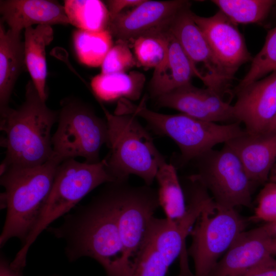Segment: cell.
Instances as JSON below:
<instances>
[{
  "label": "cell",
  "mask_w": 276,
  "mask_h": 276,
  "mask_svg": "<svg viewBox=\"0 0 276 276\" xmlns=\"http://www.w3.org/2000/svg\"><path fill=\"white\" fill-rule=\"evenodd\" d=\"M275 71L276 27L268 32L263 48L252 59L249 71L235 88V91Z\"/></svg>",
  "instance_id": "cell-28"
},
{
  "label": "cell",
  "mask_w": 276,
  "mask_h": 276,
  "mask_svg": "<svg viewBox=\"0 0 276 276\" xmlns=\"http://www.w3.org/2000/svg\"><path fill=\"white\" fill-rule=\"evenodd\" d=\"M2 20L9 29L21 32L34 25L70 24L64 6L49 0H3L0 1Z\"/></svg>",
  "instance_id": "cell-18"
},
{
  "label": "cell",
  "mask_w": 276,
  "mask_h": 276,
  "mask_svg": "<svg viewBox=\"0 0 276 276\" xmlns=\"http://www.w3.org/2000/svg\"><path fill=\"white\" fill-rule=\"evenodd\" d=\"M54 33L51 26L38 25L25 30V63L32 81L41 98L46 101L47 76L45 48L52 41Z\"/></svg>",
  "instance_id": "cell-22"
},
{
  "label": "cell",
  "mask_w": 276,
  "mask_h": 276,
  "mask_svg": "<svg viewBox=\"0 0 276 276\" xmlns=\"http://www.w3.org/2000/svg\"><path fill=\"white\" fill-rule=\"evenodd\" d=\"M192 17L217 61L228 75L234 79L238 68L252 60L237 25L220 10L210 17L200 16L192 13Z\"/></svg>",
  "instance_id": "cell-13"
},
{
  "label": "cell",
  "mask_w": 276,
  "mask_h": 276,
  "mask_svg": "<svg viewBox=\"0 0 276 276\" xmlns=\"http://www.w3.org/2000/svg\"><path fill=\"white\" fill-rule=\"evenodd\" d=\"M156 179L160 206L166 218L173 221L180 218L186 210L185 196L175 167L166 162L157 171Z\"/></svg>",
  "instance_id": "cell-25"
},
{
  "label": "cell",
  "mask_w": 276,
  "mask_h": 276,
  "mask_svg": "<svg viewBox=\"0 0 276 276\" xmlns=\"http://www.w3.org/2000/svg\"><path fill=\"white\" fill-rule=\"evenodd\" d=\"M190 5L180 10L167 29L177 40L191 61L195 76L199 78L197 65L204 68L202 81L207 88L222 96L229 90L230 77L213 54L203 33L192 17Z\"/></svg>",
  "instance_id": "cell-11"
},
{
  "label": "cell",
  "mask_w": 276,
  "mask_h": 276,
  "mask_svg": "<svg viewBox=\"0 0 276 276\" xmlns=\"http://www.w3.org/2000/svg\"><path fill=\"white\" fill-rule=\"evenodd\" d=\"M255 217L266 222H276V182L266 183L261 190L255 209Z\"/></svg>",
  "instance_id": "cell-31"
},
{
  "label": "cell",
  "mask_w": 276,
  "mask_h": 276,
  "mask_svg": "<svg viewBox=\"0 0 276 276\" xmlns=\"http://www.w3.org/2000/svg\"><path fill=\"white\" fill-rule=\"evenodd\" d=\"M62 162L52 156L32 167H9L1 174V194L6 215L0 235V246L16 238L21 246L33 229L51 191L56 172Z\"/></svg>",
  "instance_id": "cell-3"
},
{
  "label": "cell",
  "mask_w": 276,
  "mask_h": 276,
  "mask_svg": "<svg viewBox=\"0 0 276 276\" xmlns=\"http://www.w3.org/2000/svg\"><path fill=\"white\" fill-rule=\"evenodd\" d=\"M64 7L70 24L78 29L100 32L107 30L110 21L106 5L99 0H66Z\"/></svg>",
  "instance_id": "cell-24"
},
{
  "label": "cell",
  "mask_w": 276,
  "mask_h": 276,
  "mask_svg": "<svg viewBox=\"0 0 276 276\" xmlns=\"http://www.w3.org/2000/svg\"><path fill=\"white\" fill-rule=\"evenodd\" d=\"M197 172L189 179L203 185L212 195L216 206L235 209L250 207L255 184L235 151L227 144L197 157Z\"/></svg>",
  "instance_id": "cell-8"
},
{
  "label": "cell",
  "mask_w": 276,
  "mask_h": 276,
  "mask_svg": "<svg viewBox=\"0 0 276 276\" xmlns=\"http://www.w3.org/2000/svg\"><path fill=\"white\" fill-rule=\"evenodd\" d=\"M191 5L183 0L148 1L110 20L107 30L112 36L126 42L166 29L174 16Z\"/></svg>",
  "instance_id": "cell-12"
},
{
  "label": "cell",
  "mask_w": 276,
  "mask_h": 276,
  "mask_svg": "<svg viewBox=\"0 0 276 276\" xmlns=\"http://www.w3.org/2000/svg\"><path fill=\"white\" fill-rule=\"evenodd\" d=\"M276 237V224L266 222L244 231L219 260L209 276H244L251 268L272 256L271 242Z\"/></svg>",
  "instance_id": "cell-14"
},
{
  "label": "cell",
  "mask_w": 276,
  "mask_h": 276,
  "mask_svg": "<svg viewBox=\"0 0 276 276\" xmlns=\"http://www.w3.org/2000/svg\"><path fill=\"white\" fill-rule=\"evenodd\" d=\"M22 270L12 267L10 262L3 255H1L0 276H23Z\"/></svg>",
  "instance_id": "cell-34"
},
{
  "label": "cell",
  "mask_w": 276,
  "mask_h": 276,
  "mask_svg": "<svg viewBox=\"0 0 276 276\" xmlns=\"http://www.w3.org/2000/svg\"><path fill=\"white\" fill-rule=\"evenodd\" d=\"M58 126L52 137L53 156L60 160L82 157L88 163L100 162V151L107 144L105 118L98 116L88 104L74 97L61 103Z\"/></svg>",
  "instance_id": "cell-7"
},
{
  "label": "cell",
  "mask_w": 276,
  "mask_h": 276,
  "mask_svg": "<svg viewBox=\"0 0 276 276\" xmlns=\"http://www.w3.org/2000/svg\"><path fill=\"white\" fill-rule=\"evenodd\" d=\"M136 64L128 42L118 40L105 57L101 66L102 74L125 72Z\"/></svg>",
  "instance_id": "cell-30"
},
{
  "label": "cell",
  "mask_w": 276,
  "mask_h": 276,
  "mask_svg": "<svg viewBox=\"0 0 276 276\" xmlns=\"http://www.w3.org/2000/svg\"><path fill=\"white\" fill-rule=\"evenodd\" d=\"M236 122L249 134L264 133L276 114V71L235 92Z\"/></svg>",
  "instance_id": "cell-15"
},
{
  "label": "cell",
  "mask_w": 276,
  "mask_h": 276,
  "mask_svg": "<svg viewBox=\"0 0 276 276\" xmlns=\"http://www.w3.org/2000/svg\"><path fill=\"white\" fill-rule=\"evenodd\" d=\"M270 248L272 255H276V237L272 238L271 242Z\"/></svg>",
  "instance_id": "cell-36"
},
{
  "label": "cell",
  "mask_w": 276,
  "mask_h": 276,
  "mask_svg": "<svg viewBox=\"0 0 276 276\" xmlns=\"http://www.w3.org/2000/svg\"><path fill=\"white\" fill-rule=\"evenodd\" d=\"M157 104L201 120L235 122L233 105L212 89L191 83L156 98Z\"/></svg>",
  "instance_id": "cell-16"
},
{
  "label": "cell",
  "mask_w": 276,
  "mask_h": 276,
  "mask_svg": "<svg viewBox=\"0 0 276 276\" xmlns=\"http://www.w3.org/2000/svg\"><path fill=\"white\" fill-rule=\"evenodd\" d=\"M144 0H111L106 1L110 20L113 18L125 8L133 7L138 6Z\"/></svg>",
  "instance_id": "cell-33"
},
{
  "label": "cell",
  "mask_w": 276,
  "mask_h": 276,
  "mask_svg": "<svg viewBox=\"0 0 276 276\" xmlns=\"http://www.w3.org/2000/svg\"><path fill=\"white\" fill-rule=\"evenodd\" d=\"M100 104L108 129L110 150L104 158L108 172L116 180H127L135 175L150 186L166 162L152 137L136 116L112 113Z\"/></svg>",
  "instance_id": "cell-4"
},
{
  "label": "cell",
  "mask_w": 276,
  "mask_h": 276,
  "mask_svg": "<svg viewBox=\"0 0 276 276\" xmlns=\"http://www.w3.org/2000/svg\"><path fill=\"white\" fill-rule=\"evenodd\" d=\"M146 78L138 72L100 74L91 81L92 90L101 101L109 102L125 99L130 101L140 98Z\"/></svg>",
  "instance_id": "cell-23"
},
{
  "label": "cell",
  "mask_w": 276,
  "mask_h": 276,
  "mask_svg": "<svg viewBox=\"0 0 276 276\" xmlns=\"http://www.w3.org/2000/svg\"><path fill=\"white\" fill-rule=\"evenodd\" d=\"M264 133H276V114Z\"/></svg>",
  "instance_id": "cell-35"
},
{
  "label": "cell",
  "mask_w": 276,
  "mask_h": 276,
  "mask_svg": "<svg viewBox=\"0 0 276 276\" xmlns=\"http://www.w3.org/2000/svg\"><path fill=\"white\" fill-rule=\"evenodd\" d=\"M73 40L79 61L90 67H98L112 47V35L107 30L91 32L78 29Z\"/></svg>",
  "instance_id": "cell-26"
},
{
  "label": "cell",
  "mask_w": 276,
  "mask_h": 276,
  "mask_svg": "<svg viewBox=\"0 0 276 276\" xmlns=\"http://www.w3.org/2000/svg\"><path fill=\"white\" fill-rule=\"evenodd\" d=\"M244 276H276V259L271 256L251 268Z\"/></svg>",
  "instance_id": "cell-32"
},
{
  "label": "cell",
  "mask_w": 276,
  "mask_h": 276,
  "mask_svg": "<svg viewBox=\"0 0 276 276\" xmlns=\"http://www.w3.org/2000/svg\"><path fill=\"white\" fill-rule=\"evenodd\" d=\"M113 181L116 179L108 172L104 158L93 164L80 163L74 158L63 161L57 167L51 191L37 221L11 265L23 269L30 247L43 231L69 213L96 188Z\"/></svg>",
  "instance_id": "cell-6"
},
{
  "label": "cell",
  "mask_w": 276,
  "mask_h": 276,
  "mask_svg": "<svg viewBox=\"0 0 276 276\" xmlns=\"http://www.w3.org/2000/svg\"><path fill=\"white\" fill-rule=\"evenodd\" d=\"M212 2L236 25L261 22L275 4L273 0H213Z\"/></svg>",
  "instance_id": "cell-27"
},
{
  "label": "cell",
  "mask_w": 276,
  "mask_h": 276,
  "mask_svg": "<svg viewBox=\"0 0 276 276\" xmlns=\"http://www.w3.org/2000/svg\"><path fill=\"white\" fill-rule=\"evenodd\" d=\"M114 113L141 117L154 131L171 139L180 150L182 164L196 159L217 144H225L247 133L238 122L220 125L182 113H158L148 109L144 99L137 105L121 99Z\"/></svg>",
  "instance_id": "cell-5"
},
{
  "label": "cell",
  "mask_w": 276,
  "mask_h": 276,
  "mask_svg": "<svg viewBox=\"0 0 276 276\" xmlns=\"http://www.w3.org/2000/svg\"><path fill=\"white\" fill-rule=\"evenodd\" d=\"M225 144L237 154L248 176L255 184L267 180L276 161V133L247 132Z\"/></svg>",
  "instance_id": "cell-19"
},
{
  "label": "cell",
  "mask_w": 276,
  "mask_h": 276,
  "mask_svg": "<svg viewBox=\"0 0 276 276\" xmlns=\"http://www.w3.org/2000/svg\"><path fill=\"white\" fill-rule=\"evenodd\" d=\"M0 113V129L4 134L1 145L6 150L0 174L9 167L37 166L52 157L51 131L58 111L47 106L32 81L26 85L22 104Z\"/></svg>",
  "instance_id": "cell-2"
},
{
  "label": "cell",
  "mask_w": 276,
  "mask_h": 276,
  "mask_svg": "<svg viewBox=\"0 0 276 276\" xmlns=\"http://www.w3.org/2000/svg\"><path fill=\"white\" fill-rule=\"evenodd\" d=\"M25 63L24 41L21 32L6 30L0 23V112L9 107V102Z\"/></svg>",
  "instance_id": "cell-21"
},
{
  "label": "cell",
  "mask_w": 276,
  "mask_h": 276,
  "mask_svg": "<svg viewBox=\"0 0 276 276\" xmlns=\"http://www.w3.org/2000/svg\"><path fill=\"white\" fill-rule=\"evenodd\" d=\"M124 257L130 263L139 252L154 214L160 206L158 190L145 185L134 187L127 180L111 182Z\"/></svg>",
  "instance_id": "cell-10"
},
{
  "label": "cell",
  "mask_w": 276,
  "mask_h": 276,
  "mask_svg": "<svg viewBox=\"0 0 276 276\" xmlns=\"http://www.w3.org/2000/svg\"><path fill=\"white\" fill-rule=\"evenodd\" d=\"M270 181H275L276 182V172L275 173L272 175L270 177Z\"/></svg>",
  "instance_id": "cell-37"
},
{
  "label": "cell",
  "mask_w": 276,
  "mask_h": 276,
  "mask_svg": "<svg viewBox=\"0 0 276 276\" xmlns=\"http://www.w3.org/2000/svg\"><path fill=\"white\" fill-rule=\"evenodd\" d=\"M167 53L164 61L156 68L150 83V93L155 98L188 84L195 76L193 66L173 35L165 30Z\"/></svg>",
  "instance_id": "cell-20"
},
{
  "label": "cell",
  "mask_w": 276,
  "mask_h": 276,
  "mask_svg": "<svg viewBox=\"0 0 276 276\" xmlns=\"http://www.w3.org/2000/svg\"><path fill=\"white\" fill-rule=\"evenodd\" d=\"M134 52L139 62L148 68L158 67L167 53V42L165 30L140 36L133 41Z\"/></svg>",
  "instance_id": "cell-29"
},
{
  "label": "cell",
  "mask_w": 276,
  "mask_h": 276,
  "mask_svg": "<svg viewBox=\"0 0 276 276\" xmlns=\"http://www.w3.org/2000/svg\"><path fill=\"white\" fill-rule=\"evenodd\" d=\"M246 226L235 209L217 207L215 203L206 208L191 232L188 254L193 260L194 276H209Z\"/></svg>",
  "instance_id": "cell-9"
},
{
  "label": "cell",
  "mask_w": 276,
  "mask_h": 276,
  "mask_svg": "<svg viewBox=\"0 0 276 276\" xmlns=\"http://www.w3.org/2000/svg\"><path fill=\"white\" fill-rule=\"evenodd\" d=\"M64 216L59 226L46 230L64 241L69 261L89 257L107 276H131L132 263L124 257L111 182L87 204Z\"/></svg>",
  "instance_id": "cell-1"
},
{
  "label": "cell",
  "mask_w": 276,
  "mask_h": 276,
  "mask_svg": "<svg viewBox=\"0 0 276 276\" xmlns=\"http://www.w3.org/2000/svg\"><path fill=\"white\" fill-rule=\"evenodd\" d=\"M198 218L195 211L188 210L176 221L154 217L149 225L146 238L170 266L176 258L181 257L178 276H194L187 263L186 241Z\"/></svg>",
  "instance_id": "cell-17"
}]
</instances>
